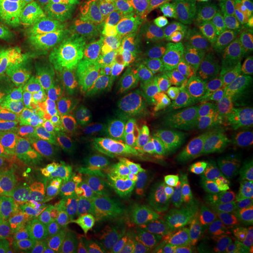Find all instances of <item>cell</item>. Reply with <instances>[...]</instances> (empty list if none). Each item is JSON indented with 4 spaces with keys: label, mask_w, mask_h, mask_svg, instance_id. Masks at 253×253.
I'll list each match as a JSON object with an SVG mask.
<instances>
[{
    "label": "cell",
    "mask_w": 253,
    "mask_h": 253,
    "mask_svg": "<svg viewBox=\"0 0 253 253\" xmlns=\"http://www.w3.org/2000/svg\"><path fill=\"white\" fill-rule=\"evenodd\" d=\"M155 253H179V252H176L172 246L163 244L162 241H161V244H159V246H158V249L155 251Z\"/></svg>",
    "instance_id": "cell-21"
},
{
    "label": "cell",
    "mask_w": 253,
    "mask_h": 253,
    "mask_svg": "<svg viewBox=\"0 0 253 253\" xmlns=\"http://www.w3.org/2000/svg\"><path fill=\"white\" fill-rule=\"evenodd\" d=\"M253 113L217 99L168 138L149 161L146 179L170 212L225 208L249 176Z\"/></svg>",
    "instance_id": "cell-1"
},
{
    "label": "cell",
    "mask_w": 253,
    "mask_h": 253,
    "mask_svg": "<svg viewBox=\"0 0 253 253\" xmlns=\"http://www.w3.org/2000/svg\"><path fill=\"white\" fill-rule=\"evenodd\" d=\"M27 3H34V4H46V6H58L61 7V1L62 0H23Z\"/></svg>",
    "instance_id": "cell-20"
},
{
    "label": "cell",
    "mask_w": 253,
    "mask_h": 253,
    "mask_svg": "<svg viewBox=\"0 0 253 253\" xmlns=\"http://www.w3.org/2000/svg\"><path fill=\"white\" fill-rule=\"evenodd\" d=\"M100 3H101V0H62L61 10H62V16L66 27L83 11L91 9Z\"/></svg>",
    "instance_id": "cell-17"
},
{
    "label": "cell",
    "mask_w": 253,
    "mask_h": 253,
    "mask_svg": "<svg viewBox=\"0 0 253 253\" xmlns=\"http://www.w3.org/2000/svg\"><path fill=\"white\" fill-rule=\"evenodd\" d=\"M224 208L190 207L183 215L190 253H235Z\"/></svg>",
    "instance_id": "cell-10"
},
{
    "label": "cell",
    "mask_w": 253,
    "mask_h": 253,
    "mask_svg": "<svg viewBox=\"0 0 253 253\" xmlns=\"http://www.w3.org/2000/svg\"><path fill=\"white\" fill-rule=\"evenodd\" d=\"M239 30H241V49L238 52L253 58V7L245 13Z\"/></svg>",
    "instance_id": "cell-18"
},
{
    "label": "cell",
    "mask_w": 253,
    "mask_h": 253,
    "mask_svg": "<svg viewBox=\"0 0 253 253\" xmlns=\"http://www.w3.org/2000/svg\"><path fill=\"white\" fill-rule=\"evenodd\" d=\"M226 207L235 253H253V177L236 187Z\"/></svg>",
    "instance_id": "cell-12"
},
{
    "label": "cell",
    "mask_w": 253,
    "mask_h": 253,
    "mask_svg": "<svg viewBox=\"0 0 253 253\" xmlns=\"http://www.w3.org/2000/svg\"><path fill=\"white\" fill-rule=\"evenodd\" d=\"M75 253H123L120 251L114 239L110 236L107 231L103 228H97L90 235L86 238V241L78 248Z\"/></svg>",
    "instance_id": "cell-15"
},
{
    "label": "cell",
    "mask_w": 253,
    "mask_h": 253,
    "mask_svg": "<svg viewBox=\"0 0 253 253\" xmlns=\"http://www.w3.org/2000/svg\"><path fill=\"white\" fill-rule=\"evenodd\" d=\"M249 176L253 177V145L252 149H251V162H249Z\"/></svg>",
    "instance_id": "cell-22"
},
{
    "label": "cell",
    "mask_w": 253,
    "mask_h": 253,
    "mask_svg": "<svg viewBox=\"0 0 253 253\" xmlns=\"http://www.w3.org/2000/svg\"><path fill=\"white\" fill-rule=\"evenodd\" d=\"M37 110V101L17 78L0 72V117L24 120Z\"/></svg>",
    "instance_id": "cell-13"
},
{
    "label": "cell",
    "mask_w": 253,
    "mask_h": 253,
    "mask_svg": "<svg viewBox=\"0 0 253 253\" xmlns=\"http://www.w3.org/2000/svg\"><path fill=\"white\" fill-rule=\"evenodd\" d=\"M215 94L253 113V58L241 52L228 56L218 71Z\"/></svg>",
    "instance_id": "cell-11"
},
{
    "label": "cell",
    "mask_w": 253,
    "mask_h": 253,
    "mask_svg": "<svg viewBox=\"0 0 253 253\" xmlns=\"http://www.w3.org/2000/svg\"><path fill=\"white\" fill-rule=\"evenodd\" d=\"M159 9L225 16L238 10V0H151Z\"/></svg>",
    "instance_id": "cell-14"
},
{
    "label": "cell",
    "mask_w": 253,
    "mask_h": 253,
    "mask_svg": "<svg viewBox=\"0 0 253 253\" xmlns=\"http://www.w3.org/2000/svg\"><path fill=\"white\" fill-rule=\"evenodd\" d=\"M136 49L139 45L126 21L110 4L100 3L83 11L65 28L59 49L61 72L90 79Z\"/></svg>",
    "instance_id": "cell-7"
},
{
    "label": "cell",
    "mask_w": 253,
    "mask_h": 253,
    "mask_svg": "<svg viewBox=\"0 0 253 253\" xmlns=\"http://www.w3.org/2000/svg\"><path fill=\"white\" fill-rule=\"evenodd\" d=\"M222 27L224 16L155 6L131 21V33L142 51L186 68L214 54Z\"/></svg>",
    "instance_id": "cell-6"
},
{
    "label": "cell",
    "mask_w": 253,
    "mask_h": 253,
    "mask_svg": "<svg viewBox=\"0 0 253 253\" xmlns=\"http://www.w3.org/2000/svg\"><path fill=\"white\" fill-rule=\"evenodd\" d=\"M211 99L212 94L203 87H183L84 110V123L104 149L134 154L170 138Z\"/></svg>",
    "instance_id": "cell-2"
},
{
    "label": "cell",
    "mask_w": 253,
    "mask_h": 253,
    "mask_svg": "<svg viewBox=\"0 0 253 253\" xmlns=\"http://www.w3.org/2000/svg\"><path fill=\"white\" fill-rule=\"evenodd\" d=\"M193 68L148 54L141 48L110 63L81 90L84 110L145 99L168 91L197 86Z\"/></svg>",
    "instance_id": "cell-5"
},
{
    "label": "cell",
    "mask_w": 253,
    "mask_h": 253,
    "mask_svg": "<svg viewBox=\"0 0 253 253\" xmlns=\"http://www.w3.org/2000/svg\"><path fill=\"white\" fill-rule=\"evenodd\" d=\"M65 28L58 6L0 0V62L36 81L54 79Z\"/></svg>",
    "instance_id": "cell-3"
},
{
    "label": "cell",
    "mask_w": 253,
    "mask_h": 253,
    "mask_svg": "<svg viewBox=\"0 0 253 253\" xmlns=\"http://www.w3.org/2000/svg\"><path fill=\"white\" fill-rule=\"evenodd\" d=\"M107 207V232L121 252L155 253L162 241L163 210L154 193L114 194Z\"/></svg>",
    "instance_id": "cell-9"
},
{
    "label": "cell",
    "mask_w": 253,
    "mask_h": 253,
    "mask_svg": "<svg viewBox=\"0 0 253 253\" xmlns=\"http://www.w3.org/2000/svg\"><path fill=\"white\" fill-rule=\"evenodd\" d=\"M109 1L110 6L118 13V16L129 23L138 14L144 13L145 10L152 6L151 0H109Z\"/></svg>",
    "instance_id": "cell-16"
},
{
    "label": "cell",
    "mask_w": 253,
    "mask_h": 253,
    "mask_svg": "<svg viewBox=\"0 0 253 253\" xmlns=\"http://www.w3.org/2000/svg\"><path fill=\"white\" fill-rule=\"evenodd\" d=\"M72 187L44 194L18 211L20 225L44 253H75L91 234L94 217Z\"/></svg>",
    "instance_id": "cell-8"
},
{
    "label": "cell",
    "mask_w": 253,
    "mask_h": 253,
    "mask_svg": "<svg viewBox=\"0 0 253 253\" xmlns=\"http://www.w3.org/2000/svg\"><path fill=\"white\" fill-rule=\"evenodd\" d=\"M0 253H27L24 244L18 241L16 235L10 232H1L0 229Z\"/></svg>",
    "instance_id": "cell-19"
},
{
    "label": "cell",
    "mask_w": 253,
    "mask_h": 253,
    "mask_svg": "<svg viewBox=\"0 0 253 253\" xmlns=\"http://www.w3.org/2000/svg\"><path fill=\"white\" fill-rule=\"evenodd\" d=\"M81 169L54 141L0 151V229L9 226L30 201L72 187Z\"/></svg>",
    "instance_id": "cell-4"
}]
</instances>
